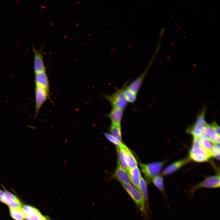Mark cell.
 <instances>
[{
	"mask_svg": "<svg viewBox=\"0 0 220 220\" xmlns=\"http://www.w3.org/2000/svg\"><path fill=\"white\" fill-rule=\"evenodd\" d=\"M22 208L26 220H44L47 216L43 215L39 210L31 205H24Z\"/></svg>",
	"mask_w": 220,
	"mask_h": 220,
	"instance_id": "7",
	"label": "cell"
},
{
	"mask_svg": "<svg viewBox=\"0 0 220 220\" xmlns=\"http://www.w3.org/2000/svg\"><path fill=\"white\" fill-rule=\"evenodd\" d=\"M152 181L154 185L160 191L164 198L167 200V197L165 192L163 176L161 174H159L154 177Z\"/></svg>",
	"mask_w": 220,
	"mask_h": 220,
	"instance_id": "17",
	"label": "cell"
},
{
	"mask_svg": "<svg viewBox=\"0 0 220 220\" xmlns=\"http://www.w3.org/2000/svg\"><path fill=\"white\" fill-rule=\"evenodd\" d=\"M4 192L0 189V201L2 202L4 195Z\"/></svg>",
	"mask_w": 220,
	"mask_h": 220,
	"instance_id": "28",
	"label": "cell"
},
{
	"mask_svg": "<svg viewBox=\"0 0 220 220\" xmlns=\"http://www.w3.org/2000/svg\"><path fill=\"white\" fill-rule=\"evenodd\" d=\"M35 105L34 118H37L42 106L50 98L49 91L41 86L35 85Z\"/></svg>",
	"mask_w": 220,
	"mask_h": 220,
	"instance_id": "5",
	"label": "cell"
},
{
	"mask_svg": "<svg viewBox=\"0 0 220 220\" xmlns=\"http://www.w3.org/2000/svg\"><path fill=\"white\" fill-rule=\"evenodd\" d=\"M220 144L213 143L211 150L212 156L219 160Z\"/></svg>",
	"mask_w": 220,
	"mask_h": 220,
	"instance_id": "25",
	"label": "cell"
},
{
	"mask_svg": "<svg viewBox=\"0 0 220 220\" xmlns=\"http://www.w3.org/2000/svg\"><path fill=\"white\" fill-rule=\"evenodd\" d=\"M209 125L212 129L220 136V127L217 123L215 121H213Z\"/></svg>",
	"mask_w": 220,
	"mask_h": 220,
	"instance_id": "27",
	"label": "cell"
},
{
	"mask_svg": "<svg viewBox=\"0 0 220 220\" xmlns=\"http://www.w3.org/2000/svg\"><path fill=\"white\" fill-rule=\"evenodd\" d=\"M189 152L203 154L208 156L211 158L212 157L209 153L200 146L193 143Z\"/></svg>",
	"mask_w": 220,
	"mask_h": 220,
	"instance_id": "23",
	"label": "cell"
},
{
	"mask_svg": "<svg viewBox=\"0 0 220 220\" xmlns=\"http://www.w3.org/2000/svg\"><path fill=\"white\" fill-rule=\"evenodd\" d=\"M205 138L213 143L220 144V136L207 123L203 128Z\"/></svg>",
	"mask_w": 220,
	"mask_h": 220,
	"instance_id": "16",
	"label": "cell"
},
{
	"mask_svg": "<svg viewBox=\"0 0 220 220\" xmlns=\"http://www.w3.org/2000/svg\"><path fill=\"white\" fill-rule=\"evenodd\" d=\"M128 82L125 83L123 86V92L125 97L128 103L134 104L137 98V94L128 89L127 84Z\"/></svg>",
	"mask_w": 220,
	"mask_h": 220,
	"instance_id": "19",
	"label": "cell"
},
{
	"mask_svg": "<svg viewBox=\"0 0 220 220\" xmlns=\"http://www.w3.org/2000/svg\"><path fill=\"white\" fill-rule=\"evenodd\" d=\"M165 162H155L147 164L140 163L141 170L146 181L149 182L152 179L159 175Z\"/></svg>",
	"mask_w": 220,
	"mask_h": 220,
	"instance_id": "3",
	"label": "cell"
},
{
	"mask_svg": "<svg viewBox=\"0 0 220 220\" xmlns=\"http://www.w3.org/2000/svg\"><path fill=\"white\" fill-rule=\"evenodd\" d=\"M220 174H216L206 178L203 181L195 185H191L186 194L191 199L193 197L196 191L201 188H217L220 187Z\"/></svg>",
	"mask_w": 220,
	"mask_h": 220,
	"instance_id": "1",
	"label": "cell"
},
{
	"mask_svg": "<svg viewBox=\"0 0 220 220\" xmlns=\"http://www.w3.org/2000/svg\"><path fill=\"white\" fill-rule=\"evenodd\" d=\"M10 216L15 220H24L25 216L21 207L15 208L9 207Z\"/></svg>",
	"mask_w": 220,
	"mask_h": 220,
	"instance_id": "18",
	"label": "cell"
},
{
	"mask_svg": "<svg viewBox=\"0 0 220 220\" xmlns=\"http://www.w3.org/2000/svg\"><path fill=\"white\" fill-rule=\"evenodd\" d=\"M2 203L11 208L21 207L22 206L19 199L12 193L6 190L4 191Z\"/></svg>",
	"mask_w": 220,
	"mask_h": 220,
	"instance_id": "12",
	"label": "cell"
},
{
	"mask_svg": "<svg viewBox=\"0 0 220 220\" xmlns=\"http://www.w3.org/2000/svg\"><path fill=\"white\" fill-rule=\"evenodd\" d=\"M206 111V108L204 106L198 114L193 124L186 130L187 132L189 133L194 130L203 129L207 125L205 119Z\"/></svg>",
	"mask_w": 220,
	"mask_h": 220,
	"instance_id": "10",
	"label": "cell"
},
{
	"mask_svg": "<svg viewBox=\"0 0 220 220\" xmlns=\"http://www.w3.org/2000/svg\"><path fill=\"white\" fill-rule=\"evenodd\" d=\"M127 174L130 183L140 192L139 185L142 176L138 166L130 168L127 172Z\"/></svg>",
	"mask_w": 220,
	"mask_h": 220,
	"instance_id": "13",
	"label": "cell"
},
{
	"mask_svg": "<svg viewBox=\"0 0 220 220\" xmlns=\"http://www.w3.org/2000/svg\"><path fill=\"white\" fill-rule=\"evenodd\" d=\"M119 147L123 152L126 162L129 168L138 166L137 160L129 148L123 143Z\"/></svg>",
	"mask_w": 220,
	"mask_h": 220,
	"instance_id": "11",
	"label": "cell"
},
{
	"mask_svg": "<svg viewBox=\"0 0 220 220\" xmlns=\"http://www.w3.org/2000/svg\"><path fill=\"white\" fill-rule=\"evenodd\" d=\"M105 116L110 119L112 123L121 125L123 116V111L112 107L110 112Z\"/></svg>",
	"mask_w": 220,
	"mask_h": 220,
	"instance_id": "15",
	"label": "cell"
},
{
	"mask_svg": "<svg viewBox=\"0 0 220 220\" xmlns=\"http://www.w3.org/2000/svg\"><path fill=\"white\" fill-rule=\"evenodd\" d=\"M123 88V86L121 89L116 88L114 93L104 96V98L108 101L112 107L123 111L125 109L128 104L124 94Z\"/></svg>",
	"mask_w": 220,
	"mask_h": 220,
	"instance_id": "2",
	"label": "cell"
},
{
	"mask_svg": "<svg viewBox=\"0 0 220 220\" xmlns=\"http://www.w3.org/2000/svg\"><path fill=\"white\" fill-rule=\"evenodd\" d=\"M113 177L122 185L131 183L127 172L121 164L118 157L116 167Z\"/></svg>",
	"mask_w": 220,
	"mask_h": 220,
	"instance_id": "9",
	"label": "cell"
},
{
	"mask_svg": "<svg viewBox=\"0 0 220 220\" xmlns=\"http://www.w3.org/2000/svg\"><path fill=\"white\" fill-rule=\"evenodd\" d=\"M43 45L39 49H36L32 46L34 54L33 67L35 74L46 71V67L44 62V57L42 53Z\"/></svg>",
	"mask_w": 220,
	"mask_h": 220,
	"instance_id": "6",
	"label": "cell"
},
{
	"mask_svg": "<svg viewBox=\"0 0 220 220\" xmlns=\"http://www.w3.org/2000/svg\"><path fill=\"white\" fill-rule=\"evenodd\" d=\"M139 191L145 199L146 204H148V192L147 183L146 181L142 177L141 178L140 185Z\"/></svg>",
	"mask_w": 220,
	"mask_h": 220,
	"instance_id": "21",
	"label": "cell"
},
{
	"mask_svg": "<svg viewBox=\"0 0 220 220\" xmlns=\"http://www.w3.org/2000/svg\"><path fill=\"white\" fill-rule=\"evenodd\" d=\"M190 160L188 157L174 162L166 167L160 174L163 176L172 174L189 163Z\"/></svg>",
	"mask_w": 220,
	"mask_h": 220,
	"instance_id": "8",
	"label": "cell"
},
{
	"mask_svg": "<svg viewBox=\"0 0 220 220\" xmlns=\"http://www.w3.org/2000/svg\"><path fill=\"white\" fill-rule=\"evenodd\" d=\"M104 134L105 138L110 142L115 145L116 147H119L122 143V141H119L110 134L105 133Z\"/></svg>",
	"mask_w": 220,
	"mask_h": 220,
	"instance_id": "26",
	"label": "cell"
},
{
	"mask_svg": "<svg viewBox=\"0 0 220 220\" xmlns=\"http://www.w3.org/2000/svg\"><path fill=\"white\" fill-rule=\"evenodd\" d=\"M35 74V85L41 86L50 92L49 81L46 71L39 72Z\"/></svg>",
	"mask_w": 220,
	"mask_h": 220,
	"instance_id": "14",
	"label": "cell"
},
{
	"mask_svg": "<svg viewBox=\"0 0 220 220\" xmlns=\"http://www.w3.org/2000/svg\"><path fill=\"white\" fill-rule=\"evenodd\" d=\"M116 149L118 155L117 157L121 164L127 173L129 168L126 162L123 152L119 147H116Z\"/></svg>",
	"mask_w": 220,
	"mask_h": 220,
	"instance_id": "24",
	"label": "cell"
},
{
	"mask_svg": "<svg viewBox=\"0 0 220 220\" xmlns=\"http://www.w3.org/2000/svg\"><path fill=\"white\" fill-rule=\"evenodd\" d=\"M189 158L190 160L199 163L208 161L211 158L210 157L206 155L189 152Z\"/></svg>",
	"mask_w": 220,
	"mask_h": 220,
	"instance_id": "22",
	"label": "cell"
},
{
	"mask_svg": "<svg viewBox=\"0 0 220 220\" xmlns=\"http://www.w3.org/2000/svg\"><path fill=\"white\" fill-rule=\"evenodd\" d=\"M122 185L141 211L143 213L146 214V203L139 191L131 183Z\"/></svg>",
	"mask_w": 220,
	"mask_h": 220,
	"instance_id": "4",
	"label": "cell"
},
{
	"mask_svg": "<svg viewBox=\"0 0 220 220\" xmlns=\"http://www.w3.org/2000/svg\"><path fill=\"white\" fill-rule=\"evenodd\" d=\"M109 130L111 134L122 141L121 125L111 123L109 128Z\"/></svg>",
	"mask_w": 220,
	"mask_h": 220,
	"instance_id": "20",
	"label": "cell"
}]
</instances>
